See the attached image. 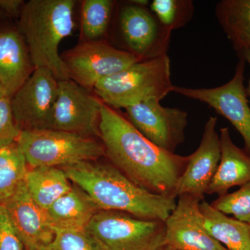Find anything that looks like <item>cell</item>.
<instances>
[{
    "label": "cell",
    "instance_id": "6da1fadb",
    "mask_svg": "<svg viewBox=\"0 0 250 250\" xmlns=\"http://www.w3.org/2000/svg\"><path fill=\"white\" fill-rule=\"evenodd\" d=\"M100 139L105 156L125 176L148 191L174 197L188 156H181L158 147L146 139L127 118L103 103Z\"/></svg>",
    "mask_w": 250,
    "mask_h": 250
},
{
    "label": "cell",
    "instance_id": "7a4b0ae2",
    "mask_svg": "<svg viewBox=\"0 0 250 250\" xmlns=\"http://www.w3.org/2000/svg\"><path fill=\"white\" fill-rule=\"evenodd\" d=\"M62 168L100 210H116L145 220L165 222L175 208L176 198L148 191L111 163L83 161Z\"/></svg>",
    "mask_w": 250,
    "mask_h": 250
},
{
    "label": "cell",
    "instance_id": "3957f363",
    "mask_svg": "<svg viewBox=\"0 0 250 250\" xmlns=\"http://www.w3.org/2000/svg\"><path fill=\"white\" fill-rule=\"evenodd\" d=\"M73 0H30L20 16L19 31L34 67H44L58 81L70 80L59 47L73 31Z\"/></svg>",
    "mask_w": 250,
    "mask_h": 250
},
{
    "label": "cell",
    "instance_id": "277c9868",
    "mask_svg": "<svg viewBox=\"0 0 250 250\" xmlns=\"http://www.w3.org/2000/svg\"><path fill=\"white\" fill-rule=\"evenodd\" d=\"M168 55L135 62L100 81L93 90L98 98L113 108H126L154 100L161 101L173 92Z\"/></svg>",
    "mask_w": 250,
    "mask_h": 250
},
{
    "label": "cell",
    "instance_id": "5b68a950",
    "mask_svg": "<svg viewBox=\"0 0 250 250\" xmlns=\"http://www.w3.org/2000/svg\"><path fill=\"white\" fill-rule=\"evenodd\" d=\"M18 146L29 167H66L105 156L103 143L91 137L52 129L23 130Z\"/></svg>",
    "mask_w": 250,
    "mask_h": 250
},
{
    "label": "cell",
    "instance_id": "8992f818",
    "mask_svg": "<svg viewBox=\"0 0 250 250\" xmlns=\"http://www.w3.org/2000/svg\"><path fill=\"white\" fill-rule=\"evenodd\" d=\"M85 229L103 250H157L165 240L164 222L116 210H100Z\"/></svg>",
    "mask_w": 250,
    "mask_h": 250
},
{
    "label": "cell",
    "instance_id": "52a82bcc",
    "mask_svg": "<svg viewBox=\"0 0 250 250\" xmlns=\"http://www.w3.org/2000/svg\"><path fill=\"white\" fill-rule=\"evenodd\" d=\"M232 78L214 88H192L174 85L173 93L207 104L226 118L241 135L245 152L250 156V104L245 86L246 62L238 58Z\"/></svg>",
    "mask_w": 250,
    "mask_h": 250
},
{
    "label": "cell",
    "instance_id": "ba28073f",
    "mask_svg": "<svg viewBox=\"0 0 250 250\" xmlns=\"http://www.w3.org/2000/svg\"><path fill=\"white\" fill-rule=\"evenodd\" d=\"M70 80L87 90L142 60L103 41H85L62 56Z\"/></svg>",
    "mask_w": 250,
    "mask_h": 250
},
{
    "label": "cell",
    "instance_id": "9c48e42d",
    "mask_svg": "<svg viewBox=\"0 0 250 250\" xmlns=\"http://www.w3.org/2000/svg\"><path fill=\"white\" fill-rule=\"evenodd\" d=\"M103 103L71 80L59 81L49 129L100 138Z\"/></svg>",
    "mask_w": 250,
    "mask_h": 250
},
{
    "label": "cell",
    "instance_id": "30bf717a",
    "mask_svg": "<svg viewBox=\"0 0 250 250\" xmlns=\"http://www.w3.org/2000/svg\"><path fill=\"white\" fill-rule=\"evenodd\" d=\"M59 81L48 69L36 68L11 98L15 121L21 131L49 129Z\"/></svg>",
    "mask_w": 250,
    "mask_h": 250
},
{
    "label": "cell",
    "instance_id": "8fae6325",
    "mask_svg": "<svg viewBox=\"0 0 250 250\" xmlns=\"http://www.w3.org/2000/svg\"><path fill=\"white\" fill-rule=\"evenodd\" d=\"M119 25L125 51L146 60L167 54L172 31L147 6L129 1L120 9Z\"/></svg>",
    "mask_w": 250,
    "mask_h": 250
},
{
    "label": "cell",
    "instance_id": "7c38bea8",
    "mask_svg": "<svg viewBox=\"0 0 250 250\" xmlns=\"http://www.w3.org/2000/svg\"><path fill=\"white\" fill-rule=\"evenodd\" d=\"M151 100L125 108L127 119L146 139L158 147L175 153L186 139L187 112L166 107Z\"/></svg>",
    "mask_w": 250,
    "mask_h": 250
},
{
    "label": "cell",
    "instance_id": "4fadbf2b",
    "mask_svg": "<svg viewBox=\"0 0 250 250\" xmlns=\"http://www.w3.org/2000/svg\"><path fill=\"white\" fill-rule=\"evenodd\" d=\"M165 223L164 245L178 250H229L210 236L200 210L202 201L191 195H179Z\"/></svg>",
    "mask_w": 250,
    "mask_h": 250
},
{
    "label": "cell",
    "instance_id": "5bb4252c",
    "mask_svg": "<svg viewBox=\"0 0 250 250\" xmlns=\"http://www.w3.org/2000/svg\"><path fill=\"white\" fill-rule=\"evenodd\" d=\"M218 120L209 117L204 128L200 146L189 155L188 162L179 179L174 197L188 194L203 200L214 177L221 156L220 134L217 132Z\"/></svg>",
    "mask_w": 250,
    "mask_h": 250
},
{
    "label": "cell",
    "instance_id": "9a60e30c",
    "mask_svg": "<svg viewBox=\"0 0 250 250\" xmlns=\"http://www.w3.org/2000/svg\"><path fill=\"white\" fill-rule=\"evenodd\" d=\"M2 205L25 250L47 248L53 241L55 231L46 210L31 198L25 182Z\"/></svg>",
    "mask_w": 250,
    "mask_h": 250
},
{
    "label": "cell",
    "instance_id": "2e32d148",
    "mask_svg": "<svg viewBox=\"0 0 250 250\" xmlns=\"http://www.w3.org/2000/svg\"><path fill=\"white\" fill-rule=\"evenodd\" d=\"M35 70L27 44L19 30H0V83L11 98Z\"/></svg>",
    "mask_w": 250,
    "mask_h": 250
},
{
    "label": "cell",
    "instance_id": "e0dca14e",
    "mask_svg": "<svg viewBox=\"0 0 250 250\" xmlns=\"http://www.w3.org/2000/svg\"><path fill=\"white\" fill-rule=\"evenodd\" d=\"M220 164L206 192L218 197L229 193L231 188L250 182V156L233 142L229 128L220 129Z\"/></svg>",
    "mask_w": 250,
    "mask_h": 250
},
{
    "label": "cell",
    "instance_id": "ac0fdd59",
    "mask_svg": "<svg viewBox=\"0 0 250 250\" xmlns=\"http://www.w3.org/2000/svg\"><path fill=\"white\" fill-rule=\"evenodd\" d=\"M54 231L85 229L100 209L88 194L76 185L46 209Z\"/></svg>",
    "mask_w": 250,
    "mask_h": 250
},
{
    "label": "cell",
    "instance_id": "d6986e66",
    "mask_svg": "<svg viewBox=\"0 0 250 250\" xmlns=\"http://www.w3.org/2000/svg\"><path fill=\"white\" fill-rule=\"evenodd\" d=\"M215 13L238 58L250 52V0H221Z\"/></svg>",
    "mask_w": 250,
    "mask_h": 250
},
{
    "label": "cell",
    "instance_id": "ffe728a7",
    "mask_svg": "<svg viewBox=\"0 0 250 250\" xmlns=\"http://www.w3.org/2000/svg\"><path fill=\"white\" fill-rule=\"evenodd\" d=\"M200 210L210 236L229 250H250V225L229 216L202 200Z\"/></svg>",
    "mask_w": 250,
    "mask_h": 250
},
{
    "label": "cell",
    "instance_id": "44dd1931",
    "mask_svg": "<svg viewBox=\"0 0 250 250\" xmlns=\"http://www.w3.org/2000/svg\"><path fill=\"white\" fill-rule=\"evenodd\" d=\"M70 182L65 171L57 167L29 169L25 179L31 198L45 210L72 188Z\"/></svg>",
    "mask_w": 250,
    "mask_h": 250
},
{
    "label": "cell",
    "instance_id": "7402d4cb",
    "mask_svg": "<svg viewBox=\"0 0 250 250\" xmlns=\"http://www.w3.org/2000/svg\"><path fill=\"white\" fill-rule=\"evenodd\" d=\"M28 167L17 143L0 149V205H4L25 182Z\"/></svg>",
    "mask_w": 250,
    "mask_h": 250
},
{
    "label": "cell",
    "instance_id": "603a6c76",
    "mask_svg": "<svg viewBox=\"0 0 250 250\" xmlns=\"http://www.w3.org/2000/svg\"><path fill=\"white\" fill-rule=\"evenodd\" d=\"M111 0H85L82 9V33L85 41H100L107 32L114 9Z\"/></svg>",
    "mask_w": 250,
    "mask_h": 250
},
{
    "label": "cell",
    "instance_id": "cb8c5ba5",
    "mask_svg": "<svg viewBox=\"0 0 250 250\" xmlns=\"http://www.w3.org/2000/svg\"><path fill=\"white\" fill-rule=\"evenodd\" d=\"M149 9L161 24L172 32L191 21L195 4L191 0H153Z\"/></svg>",
    "mask_w": 250,
    "mask_h": 250
},
{
    "label": "cell",
    "instance_id": "d4e9b609",
    "mask_svg": "<svg viewBox=\"0 0 250 250\" xmlns=\"http://www.w3.org/2000/svg\"><path fill=\"white\" fill-rule=\"evenodd\" d=\"M210 205L226 215L250 225V182L236 191L218 197Z\"/></svg>",
    "mask_w": 250,
    "mask_h": 250
},
{
    "label": "cell",
    "instance_id": "484cf974",
    "mask_svg": "<svg viewBox=\"0 0 250 250\" xmlns=\"http://www.w3.org/2000/svg\"><path fill=\"white\" fill-rule=\"evenodd\" d=\"M49 250H103L85 229L57 230Z\"/></svg>",
    "mask_w": 250,
    "mask_h": 250
},
{
    "label": "cell",
    "instance_id": "4316f807",
    "mask_svg": "<svg viewBox=\"0 0 250 250\" xmlns=\"http://www.w3.org/2000/svg\"><path fill=\"white\" fill-rule=\"evenodd\" d=\"M21 133L15 121L11 98L0 99V149L17 143Z\"/></svg>",
    "mask_w": 250,
    "mask_h": 250
},
{
    "label": "cell",
    "instance_id": "83f0119b",
    "mask_svg": "<svg viewBox=\"0 0 250 250\" xmlns=\"http://www.w3.org/2000/svg\"><path fill=\"white\" fill-rule=\"evenodd\" d=\"M0 250H25L2 205H0Z\"/></svg>",
    "mask_w": 250,
    "mask_h": 250
},
{
    "label": "cell",
    "instance_id": "f1b7e54d",
    "mask_svg": "<svg viewBox=\"0 0 250 250\" xmlns=\"http://www.w3.org/2000/svg\"><path fill=\"white\" fill-rule=\"evenodd\" d=\"M24 4L22 0H0V9L13 17H20Z\"/></svg>",
    "mask_w": 250,
    "mask_h": 250
},
{
    "label": "cell",
    "instance_id": "f546056e",
    "mask_svg": "<svg viewBox=\"0 0 250 250\" xmlns=\"http://www.w3.org/2000/svg\"><path fill=\"white\" fill-rule=\"evenodd\" d=\"M241 57H243V58H244L245 60H246L247 63H248V65H250V52H245L244 53L242 54ZM241 57H239V58H241ZM246 92L247 95H248V100H249L250 104V77L249 81H248V87H246Z\"/></svg>",
    "mask_w": 250,
    "mask_h": 250
},
{
    "label": "cell",
    "instance_id": "4dcf8cb0",
    "mask_svg": "<svg viewBox=\"0 0 250 250\" xmlns=\"http://www.w3.org/2000/svg\"><path fill=\"white\" fill-rule=\"evenodd\" d=\"M8 97L7 94L5 91L4 88H3L2 85L0 83V99Z\"/></svg>",
    "mask_w": 250,
    "mask_h": 250
},
{
    "label": "cell",
    "instance_id": "1f68e13d",
    "mask_svg": "<svg viewBox=\"0 0 250 250\" xmlns=\"http://www.w3.org/2000/svg\"><path fill=\"white\" fill-rule=\"evenodd\" d=\"M157 250H178L177 249H174L173 248H171V247L168 246H166V245H164L159 248Z\"/></svg>",
    "mask_w": 250,
    "mask_h": 250
},
{
    "label": "cell",
    "instance_id": "d6a6232c",
    "mask_svg": "<svg viewBox=\"0 0 250 250\" xmlns=\"http://www.w3.org/2000/svg\"><path fill=\"white\" fill-rule=\"evenodd\" d=\"M28 250H49L47 248H36V249Z\"/></svg>",
    "mask_w": 250,
    "mask_h": 250
}]
</instances>
